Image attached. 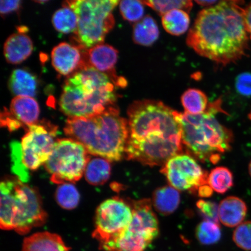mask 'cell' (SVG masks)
Wrapping results in <instances>:
<instances>
[{"label":"cell","instance_id":"6da1fadb","mask_svg":"<svg viewBox=\"0 0 251 251\" xmlns=\"http://www.w3.org/2000/svg\"><path fill=\"white\" fill-rule=\"evenodd\" d=\"M127 115L128 159L153 167L183 153L180 112L162 102L143 100L131 103Z\"/></svg>","mask_w":251,"mask_h":251},{"label":"cell","instance_id":"7a4b0ae2","mask_svg":"<svg viewBox=\"0 0 251 251\" xmlns=\"http://www.w3.org/2000/svg\"><path fill=\"white\" fill-rule=\"evenodd\" d=\"M243 2L224 1L198 15L187 43L197 54L226 65L246 55L249 33Z\"/></svg>","mask_w":251,"mask_h":251},{"label":"cell","instance_id":"3957f363","mask_svg":"<svg viewBox=\"0 0 251 251\" xmlns=\"http://www.w3.org/2000/svg\"><path fill=\"white\" fill-rule=\"evenodd\" d=\"M64 131L80 143L90 154L118 161L125 154L129 130L117 106L86 118H68Z\"/></svg>","mask_w":251,"mask_h":251},{"label":"cell","instance_id":"277c9868","mask_svg":"<svg viewBox=\"0 0 251 251\" xmlns=\"http://www.w3.org/2000/svg\"><path fill=\"white\" fill-rule=\"evenodd\" d=\"M117 87L107 75L84 65L65 81L59 107L69 118L99 114L115 105Z\"/></svg>","mask_w":251,"mask_h":251},{"label":"cell","instance_id":"5b68a950","mask_svg":"<svg viewBox=\"0 0 251 251\" xmlns=\"http://www.w3.org/2000/svg\"><path fill=\"white\" fill-rule=\"evenodd\" d=\"M219 100L200 115L180 113L182 142L187 154L202 162L216 164L222 153L231 149L233 134L215 117L223 111Z\"/></svg>","mask_w":251,"mask_h":251},{"label":"cell","instance_id":"8992f818","mask_svg":"<svg viewBox=\"0 0 251 251\" xmlns=\"http://www.w3.org/2000/svg\"><path fill=\"white\" fill-rule=\"evenodd\" d=\"M0 225L4 230L25 235L45 224L47 213L34 188L17 179L1 182Z\"/></svg>","mask_w":251,"mask_h":251},{"label":"cell","instance_id":"52a82bcc","mask_svg":"<svg viewBox=\"0 0 251 251\" xmlns=\"http://www.w3.org/2000/svg\"><path fill=\"white\" fill-rule=\"evenodd\" d=\"M120 1L117 0L67 1L62 6L73 9L78 24L74 32L76 46L88 50L102 44L115 25L112 11Z\"/></svg>","mask_w":251,"mask_h":251},{"label":"cell","instance_id":"ba28073f","mask_svg":"<svg viewBox=\"0 0 251 251\" xmlns=\"http://www.w3.org/2000/svg\"><path fill=\"white\" fill-rule=\"evenodd\" d=\"M152 202L144 199L132 205L133 218L123 231L100 246L103 251H145L158 237L159 222Z\"/></svg>","mask_w":251,"mask_h":251},{"label":"cell","instance_id":"9c48e42d","mask_svg":"<svg viewBox=\"0 0 251 251\" xmlns=\"http://www.w3.org/2000/svg\"><path fill=\"white\" fill-rule=\"evenodd\" d=\"M82 144L71 139L56 141L51 155L45 164L53 183L61 184L79 180L90 161Z\"/></svg>","mask_w":251,"mask_h":251},{"label":"cell","instance_id":"30bf717a","mask_svg":"<svg viewBox=\"0 0 251 251\" xmlns=\"http://www.w3.org/2000/svg\"><path fill=\"white\" fill-rule=\"evenodd\" d=\"M132 218V206L124 200L118 197L106 200L97 210L93 237L101 246L123 231Z\"/></svg>","mask_w":251,"mask_h":251},{"label":"cell","instance_id":"8fae6325","mask_svg":"<svg viewBox=\"0 0 251 251\" xmlns=\"http://www.w3.org/2000/svg\"><path fill=\"white\" fill-rule=\"evenodd\" d=\"M56 127L50 124H36L28 127L20 145V159L25 168L36 170L45 164L55 145Z\"/></svg>","mask_w":251,"mask_h":251},{"label":"cell","instance_id":"7c38bea8","mask_svg":"<svg viewBox=\"0 0 251 251\" xmlns=\"http://www.w3.org/2000/svg\"><path fill=\"white\" fill-rule=\"evenodd\" d=\"M161 172L171 186L177 190L194 193L201 187L208 184V172L188 154L181 153L172 157L162 166Z\"/></svg>","mask_w":251,"mask_h":251},{"label":"cell","instance_id":"4fadbf2b","mask_svg":"<svg viewBox=\"0 0 251 251\" xmlns=\"http://www.w3.org/2000/svg\"><path fill=\"white\" fill-rule=\"evenodd\" d=\"M5 110L1 113V125L11 131L37 124L40 115L38 102L29 97H15L11 101L10 111Z\"/></svg>","mask_w":251,"mask_h":251},{"label":"cell","instance_id":"5bb4252c","mask_svg":"<svg viewBox=\"0 0 251 251\" xmlns=\"http://www.w3.org/2000/svg\"><path fill=\"white\" fill-rule=\"evenodd\" d=\"M118 59L117 50L106 44H100L84 51L86 65L107 75L117 87H125L126 81L125 78L118 77L116 74L115 67Z\"/></svg>","mask_w":251,"mask_h":251},{"label":"cell","instance_id":"9a60e30c","mask_svg":"<svg viewBox=\"0 0 251 251\" xmlns=\"http://www.w3.org/2000/svg\"><path fill=\"white\" fill-rule=\"evenodd\" d=\"M85 50L68 43L59 44L51 51L53 67L63 76H70L85 65Z\"/></svg>","mask_w":251,"mask_h":251},{"label":"cell","instance_id":"2e32d148","mask_svg":"<svg viewBox=\"0 0 251 251\" xmlns=\"http://www.w3.org/2000/svg\"><path fill=\"white\" fill-rule=\"evenodd\" d=\"M33 50V44L30 37L18 31L12 34L5 41L4 54L6 61L11 64H19L29 57Z\"/></svg>","mask_w":251,"mask_h":251},{"label":"cell","instance_id":"e0dca14e","mask_svg":"<svg viewBox=\"0 0 251 251\" xmlns=\"http://www.w3.org/2000/svg\"><path fill=\"white\" fill-rule=\"evenodd\" d=\"M248 212L246 202L240 198L230 196L219 205V221L226 226L234 227L242 224Z\"/></svg>","mask_w":251,"mask_h":251},{"label":"cell","instance_id":"ac0fdd59","mask_svg":"<svg viewBox=\"0 0 251 251\" xmlns=\"http://www.w3.org/2000/svg\"><path fill=\"white\" fill-rule=\"evenodd\" d=\"M59 235L39 232L25 238L22 251H70Z\"/></svg>","mask_w":251,"mask_h":251},{"label":"cell","instance_id":"d6986e66","mask_svg":"<svg viewBox=\"0 0 251 251\" xmlns=\"http://www.w3.org/2000/svg\"><path fill=\"white\" fill-rule=\"evenodd\" d=\"M9 89L16 97H34L36 96L38 81L35 75L24 69L12 72L9 80Z\"/></svg>","mask_w":251,"mask_h":251},{"label":"cell","instance_id":"ffe728a7","mask_svg":"<svg viewBox=\"0 0 251 251\" xmlns=\"http://www.w3.org/2000/svg\"><path fill=\"white\" fill-rule=\"evenodd\" d=\"M180 202L179 192L172 186L159 187L153 192L152 204L162 215L172 214L177 209Z\"/></svg>","mask_w":251,"mask_h":251},{"label":"cell","instance_id":"44dd1931","mask_svg":"<svg viewBox=\"0 0 251 251\" xmlns=\"http://www.w3.org/2000/svg\"><path fill=\"white\" fill-rule=\"evenodd\" d=\"M159 36V30L156 22L150 16H146L134 25L133 37L134 42L143 46L153 45Z\"/></svg>","mask_w":251,"mask_h":251},{"label":"cell","instance_id":"7402d4cb","mask_svg":"<svg viewBox=\"0 0 251 251\" xmlns=\"http://www.w3.org/2000/svg\"><path fill=\"white\" fill-rule=\"evenodd\" d=\"M110 161L102 158L90 159L84 171V176L88 183L93 186L105 183L111 175Z\"/></svg>","mask_w":251,"mask_h":251},{"label":"cell","instance_id":"603a6c76","mask_svg":"<svg viewBox=\"0 0 251 251\" xmlns=\"http://www.w3.org/2000/svg\"><path fill=\"white\" fill-rule=\"evenodd\" d=\"M162 23L168 33L174 36H180L186 32L190 20L187 12L175 9L162 16Z\"/></svg>","mask_w":251,"mask_h":251},{"label":"cell","instance_id":"cb8c5ba5","mask_svg":"<svg viewBox=\"0 0 251 251\" xmlns=\"http://www.w3.org/2000/svg\"><path fill=\"white\" fill-rule=\"evenodd\" d=\"M181 99L185 112L188 114H202L208 108V97L199 89H188L182 95Z\"/></svg>","mask_w":251,"mask_h":251},{"label":"cell","instance_id":"d4e9b609","mask_svg":"<svg viewBox=\"0 0 251 251\" xmlns=\"http://www.w3.org/2000/svg\"><path fill=\"white\" fill-rule=\"evenodd\" d=\"M62 7L52 16L53 26L56 31L61 33H74L77 27V16L71 8L67 6Z\"/></svg>","mask_w":251,"mask_h":251},{"label":"cell","instance_id":"484cf974","mask_svg":"<svg viewBox=\"0 0 251 251\" xmlns=\"http://www.w3.org/2000/svg\"><path fill=\"white\" fill-rule=\"evenodd\" d=\"M233 184V174L227 168L220 166L212 169L208 175V184L216 193H226Z\"/></svg>","mask_w":251,"mask_h":251},{"label":"cell","instance_id":"4316f807","mask_svg":"<svg viewBox=\"0 0 251 251\" xmlns=\"http://www.w3.org/2000/svg\"><path fill=\"white\" fill-rule=\"evenodd\" d=\"M55 196L56 202L65 209H75L80 201L77 188L70 183L60 184L56 189Z\"/></svg>","mask_w":251,"mask_h":251},{"label":"cell","instance_id":"83f0119b","mask_svg":"<svg viewBox=\"0 0 251 251\" xmlns=\"http://www.w3.org/2000/svg\"><path fill=\"white\" fill-rule=\"evenodd\" d=\"M219 225L208 221H203L198 225L196 230L197 240L203 245H212L218 243L221 238Z\"/></svg>","mask_w":251,"mask_h":251},{"label":"cell","instance_id":"f1b7e54d","mask_svg":"<svg viewBox=\"0 0 251 251\" xmlns=\"http://www.w3.org/2000/svg\"><path fill=\"white\" fill-rule=\"evenodd\" d=\"M144 4L149 6L159 15L164 16L175 9H181L189 12L193 8V4L191 1L184 0H173V1H143Z\"/></svg>","mask_w":251,"mask_h":251},{"label":"cell","instance_id":"f546056e","mask_svg":"<svg viewBox=\"0 0 251 251\" xmlns=\"http://www.w3.org/2000/svg\"><path fill=\"white\" fill-rule=\"evenodd\" d=\"M119 9L122 17L130 23H138L141 20L144 13V4L136 0H125L119 2Z\"/></svg>","mask_w":251,"mask_h":251},{"label":"cell","instance_id":"4dcf8cb0","mask_svg":"<svg viewBox=\"0 0 251 251\" xmlns=\"http://www.w3.org/2000/svg\"><path fill=\"white\" fill-rule=\"evenodd\" d=\"M233 240L237 246L244 251H251V221L242 223L234 231Z\"/></svg>","mask_w":251,"mask_h":251},{"label":"cell","instance_id":"1f68e13d","mask_svg":"<svg viewBox=\"0 0 251 251\" xmlns=\"http://www.w3.org/2000/svg\"><path fill=\"white\" fill-rule=\"evenodd\" d=\"M198 210L205 221L219 224V206L215 202L201 200L197 202Z\"/></svg>","mask_w":251,"mask_h":251},{"label":"cell","instance_id":"d6a6232c","mask_svg":"<svg viewBox=\"0 0 251 251\" xmlns=\"http://www.w3.org/2000/svg\"><path fill=\"white\" fill-rule=\"evenodd\" d=\"M237 92L244 97H251V73L245 72L237 77L235 83Z\"/></svg>","mask_w":251,"mask_h":251},{"label":"cell","instance_id":"836d02e7","mask_svg":"<svg viewBox=\"0 0 251 251\" xmlns=\"http://www.w3.org/2000/svg\"><path fill=\"white\" fill-rule=\"evenodd\" d=\"M0 4V12L1 15H6L12 12L20 10L21 1H3L1 0Z\"/></svg>","mask_w":251,"mask_h":251},{"label":"cell","instance_id":"e575fe53","mask_svg":"<svg viewBox=\"0 0 251 251\" xmlns=\"http://www.w3.org/2000/svg\"><path fill=\"white\" fill-rule=\"evenodd\" d=\"M244 21L249 34L251 33V2L244 8Z\"/></svg>","mask_w":251,"mask_h":251},{"label":"cell","instance_id":"d590c367","mask_svg":"<svg viewBox=\"0 0 251 251\" xmlns=\"http://www.w3.org/2000/svg\"><path fill=\"white\" fill-rule=\"evenodd\" d=\"M198 194L200 197H209L212 195L213 190L212 188L209 186L208 184L204 185V186L201 187L199 191H198Z\"/></svg>","mask_w":251,"mask_h":251},{"label":"cell","instance_id":"8d00e7d4","mask_svg":"<svg viewBox=\"0 0 251 251\" xmlns=\"http://www.w3.org/2000/svg\"><path fill=\"white\" fill-rule=\"evenodd\" d=\"M198 4L201 6H211L217 3V1H196Z\"/></svg>","mask_w":251,"mask_h":251},{"label":"cell","instance_id":"74e56055","mask_svg":"<svg viewBox=\"0 0 251 251\" xmlns=\"http://www.w3.org/2000/svg\"><path fill=\"white\" fill-rule=\"evenodd\" d=\"M249 174L251 177V161H250L249 166Z\"/></svg>","mask_w":251,"mask_h":251},{"label":"cell","instance_id":"f35d334b","mask_svg":"<svg viewBox=\"0 0 251 251\" xmlns=\"http://www.w3.org/2000/svg\"><path fill=\"white\" fill-rule=\"evenodd\" d=\"M34 2H36L37 3H39V4H43V3L47 2V1H34Z\"/></svg>","mask_w":251,"mask_h":251},{"label":"cell","instance_id":"ab89813d","mask_svg":"<svg viewBox=\"0 0 251 251\" xmlns=\"http://www.w3.org/2000/svg\"><path fill=\"white\" fill-rule=\"evenodd\" d=\"M248 117H249V118L250 119V120L251 121V112H250V114H249V115H248Z\"/></svg>","mask_w":251,"mask_h":251},{"label":"cell","instance_id":"60d3db41","mask_svg":"<svg viewBox=\"0 0 251 251\" xmlns=\"http://www.w3.org/2000/svg\"><path fill=\"white\" fill-rule=\"evenodd\" d=\"M250 38H251V33L250 34Z\"/></svg>","mask_w":251,"mask_h":251}]
</instances>
